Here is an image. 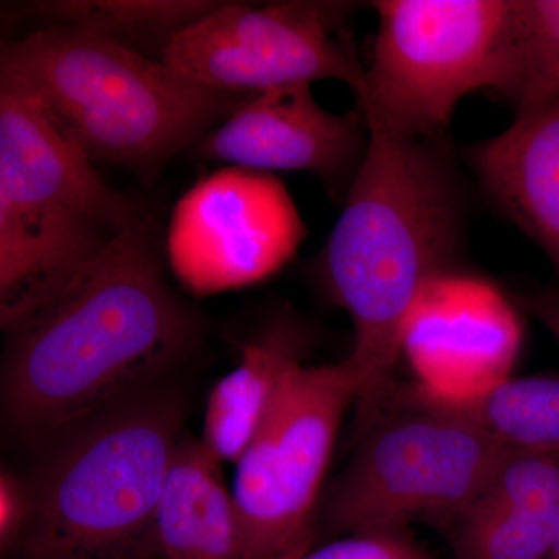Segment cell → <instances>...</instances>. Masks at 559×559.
<instances>
[{
  "label": "cell",
  "mask_w": 559,
  "mask_h": 559,
  "mask_svg": "<svg viewBox=\"0 0 559 559\" xmlns=\"http://www.w3.org/2000/svg\"><path fill=\"white\" fill-rule=\"evenodd\" d=\"M202 320L165 277L150 218L124 227L47 304L5 330L2 417L33 448L170 381Z\"/></svg>",
  "instance_id": "6da1fadb"
},
{
  "label": "cell",
  "mask_w": 559,
  "mask_h": 559,
  "mask_svg": "<svg viewBox=\"0 0 559 559\" xmlns=\"http://www.w3.org/2000/svg\"><path fill=\"white\" fill-rule=\"evenodd\" d=\"M462 204L454 173L426 140L369 131V145L323 252V275L355 330L345 362L360 404L388 384L423 288L450 270Z\"/></svg>",
  "instance_id": "7a4b0ae2"
},
{
  "label": "cell",
  "mask_w": 559,
  "mask_h": 559,
  "mask_svg": "<svg viewBox=\"0 0 559 559\" xmlns=\"http://www.w3.org/2000/svg\"><path fill=\"white\" fill-rule=\"evenodd\" d=\"M170 382L81 419L47 440L31 522L3 559H162L156 511L186 423Z\"/></svg>",
  "instance_id": "3957f363"
},
{
  "label": "cell",
  "mask_w": 559,
  "mask_h": 559,
  "mask_svg": "<svg viewBox=\"0 0 559 559\" xmlns=\"http://www.w3.org/2000/svg\"><path fill=\"white\" fill-rule=\"evenodd\" d=\"M0 79L31 92L92 160L156 170L252 95L210 90L127 44L47 25L5 44Z\"/></svg>",
  "instance_id": "277c9868"
},
{
  "label": "cell",
  "mask_w": 559,
  "mask_h": 559,
  "mask_svg": "<svg viewBox=\"0 0 559 559\" xmlns=\"http://www.w3.org/2000/svg\"><path fill=\"white\" fill-rule=\"evenodd\" d=\"M358 108L369 131L439 139L459 103L520 81L518 0H382Z\"/></svg>",
  "instance_id": "5b68a950"
},
{
  "label": "cell",
  "mask_w": 559,
  "mask_h": 559,
  "mask_svg": "<svg viewBox=\"0 0 559 559\" xmlns=\"http://www.w3.org/2000/svg\"><path fill=\"white\" fill-rule=\"evenodd\" d=\"M331 487L322 518L334 533L450 527L476 502L507 450L452 415L390 406Z\"/></svg>",
  "instance_id": "8992f818"
},
{
  "label": "cell",
  "mask_w": 559,
  "mask_h": 559,
  "mask_svg": "<svg viewBox=\"0 0 559 559\" xmlns=\"http://www.w3.org/2000/svg\"><path fill=\"white\" fill-rule=\"evenodd\" d=\"M358 396L345 359L290 373L259 436L235 463L231 491L246 559H299L311 550L337 432Z\"/></svg>",
  "instance_id": "52a82bcc"
},
{
  "label": "cell",
  "mask_w": 559,
  "mask_h": 559,
  "mask_svg": "<svg viewBox=\"0 0 559 559\" xmlns=\"http://www.w3.org/2000/svg\"><path fill=\"white\" fill-rule=\"evenodd\" d=\"M347 3H223L162 49L160 60L210 90L255 95L340 81L356 92L366 66L344 28Z\"/></svg>",
  "instance_id": "ba28073f"
},
{
  "label": "cell",
  "mask_w": 559,
  "mask_h": 559,
  "mask_svg": "<svg viewBox=\"0 0 559 559\" xmlns=\"http://www.w3.org/2000/svg\"><path fill=\"white\" fill-rule=\"evenodd\" d=\"M307 235L289 191L270 173L227 167L180 198L167 260L194 296L246 288L282 270Z\"/></svg>",
  "instance_id": "9c48e42d"
},
{
  "label": "cell",
  "mask_w": 559,
  "mask_h": 559,
  "mask_svg": "<svg viewBox=\"0 0 559 559\" xmlns=\"http://www.w3.org/2000/svg\"><path fill=\"white\" fill-rule=\"evenodd\" d=\"M522 344L520 316L495 285L448 271L419 293L401 355L430 399L462 400L510 378Z\"/></svg>",
  "instance_id": "30bf717a"
},
{
  "label": "cell",
  "mask_w": 559,
  "mask_h": 559,
  "mask_svg": "<svg viewBox=\"0 0 559 559\" xmlns=\"http://www.w3.org/2000/svg\"><path fill=\"white\" fill-rule=\"evenodd\" d=\"M198 143L202 159L261 173H311L347 193L366 156L369 128L359 108L330 112L310 84H297L252 95Z\"/></svg>",
  "instance_id": "8fae6325"
},
{
  "label": "cell",
  "mask_w": 559,
  "mask_h": 559,
  "mask_svg": "<svg viewBox=\"0 0 559 559\" xmlns=\"http://www.w3.org/2000/svg\"><path fill=\"white\" fill-rule=\"evenodd\" d=\"M0 198L66 205L114 234L145 218L38 98L9 80H0Z\"/></svg>",
  "instance_id": "7c38bea8"
},
{
  "label": "cell",
  "mask_w": 559,
  "mask_h": 559,
  "mask_svg": "<svg viewBox=\"0 0 559 559\" xmlns=\"http://www.w3.org/2000/svg\"><path fill=\"white\" fill-rule=\"evenodd\" d=\"M481 186L559 271V97L471 150Z\"/></svg>",
  "instance_id": "4fadbf2b"
},
{
  "label": "cell",
  "mask_w": 559,
  "mask_h": 559,
  "mask_svg": "<svg viewBox=\"0 0 559 559\" xmlns=\"http://www.w3.org/2000/svg\"><path fill=\"white\" fill-rule=\"evenodd\" d=\"M221 465L201 439L186 433L156 511L162 559H246L237 502Z\"/></svg>",
  "instance_id": "5bb4252c"
},
{
  "label": "cell",
  "mask_w": 559,
  "mask_h": 559,
  "mask_svg": "<svg viewBox=\"0 0 559 559\" xmlns=\"http://www.w3.org/2000/svg\"><path fill=\"white\" fill-rule=\"evenodd\" d=\"M369 406L443 412L469 423L503 450L559 455V374L510 377L462 400L430 399L414 384H395L390 380Z\"/></svg>",
  "instance_id": "9a60e30c"
},
{
  "label": "cell",
  "mask_w": 559,
  "mask_h": 559,
  "mask_svg": "<svg viewBox=\"0 0 559 559\" xmlns=\"http://www.w3.org/2000/svg\"><path fill=\"white\" fill-rule=\"evenodd\" d=\"M301 359L304 342L285 325L242 345L240 360L213 385L205 407L201 440L221 462L237 463L245 454Z\"/></svg>",
  "instance_id": "2e32d148"
},
{
  "label": "cell",
  "mask_w": 559,
  "mask_h": 559,
  "mask_svg": "<svg viewBox=\"0 0 559 559\" xmlns=\"http://www.w3.org/2000/svg\"><path fill=\"white\" fill-rule=\"evenodd\" d=\"M221 2L209 0H61L33 2L28 10L49 25L83 28L127 44L159 35L170 40Z\"/></svg>",
  "instance_id": "e0dca14e"
},
{
  "label": "cell",
  "mask_w": 559,
  "mask_h": 559,
  "mask_svg": "<svg viewBox=\"0 0 559 559\" xmlns=\"http://www.w3.org/2000/svg\"><path fill=\"white\" fill-rule=\"evenodd\" d=\"M448 528L457 559H549L559 509H469Z\"/></svg>",
  "instance_id": "ac0fdd59"
},
{
  "label": "cell",
  "mask_w": 559,
  "mask_h": 559,
  "mask_svg": "<svg viewBox=\"0 0 559 559\" xmlns=\"http://www.w3.org/2000/svg\"><path fill=\"white\" fill-rule=\"evenodd\" d=\"M520 81L513 102L530 112L559 97V0H518Z\"/></svg>",
  "instance_id": "d6986e66"
},
{
  "label": "cell",
  "mask_w": 559,
  "mask_h": 559,
  "mask_svg": "<svg viewBox=\"0 0 559 559\" xmlns=\"http://www.w3.org/2000/svg\"><path fill=\"white\" fill-rule=\"evenodd\" d=\"M469 509H559V455L507 451Z\"/></svg>",
  "instance_id": "ffe728a7"
},
{
  "label": "cell",
  "mask_w": 559,
  "mask_h": 559,
  "mask_svg": "<svg viewBox=\"0 0 559 559\" xmlns=\"http://www.w3.org/2000/svg\"><path fill=\"white\" fill-rule=\"evenodd\" d=\"M299 559H433L407 530L367 532L310 550Z\"/></svg>",
  "instance_id": "44dd1931"
},
{
  "label": "cell",
  "mask_w": 559,
  "mask_h": 559,
  "mask_svg": "<svg viewBox=\"0 0 559 559\" xmlns=\"http://www.w3.org/2000/svg\"><path fill=\"white\" fill-rule=\"evenodd\" d=\"M33 511L32 488L27 477L2 469L0 474V551L2 557L14 549Z\"/></svg>",
  "instance_id": "7402d4cb"
},
{
  "label": "cell",
  "mask_w": 559,
  "mask_h": 559,
  "mask_svg": "<svg viewBox=\"0 0 559 559\" xmlns=\"http://www.w3.org/2000/svg\"><path fill=\"white\" fill-rule=\"evenodd\" d=\"M521 307L539 320L559 342V289H543L520 296Z\"/></svg>",
  "instance_id": "603a6c76"
},
{
  "label": "cell",
  "mask_w": 559,
  "mask_h": 559,
  "mask_svg": "<svg viewBox=\"0 0 559 559\" xmlns=\"http://www.w3.org/2000/svg\"><path fill=\"white\" fill-rule=\"evenodd\" d=\"M549 559H559V539H558L557 546H555L554 551H551Z\"/></svg>",
  "instance_id": "cb8c5ba5"
}]
</instances>
